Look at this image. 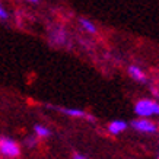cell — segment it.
Masks as SVG:
<instances>
[{
  "label": "cell",
  "mask_w": 159,
  "mask_h": 159,
  "mask_svg": "<svg viewBox=\"0 0 159 159\" xmlns=\"http://www.w3.org/2000/svg\"><path fill=\"white\" fill-rule=\"evenodd\" d=\"M134 111L140 117L159 116V104L155 101H150V99H142L136 104Z\"/></svg>",
  "instance_id": "1"
},
{
  "label": "cell",
  "mask_w": 159,
  "mask_h": 159,
  "mask_svg": "<svg viewBox=\"0 0 159 159\" xmlns=\"http://www.w3.org/2000/svg\"><path fill=\"white\" fill-rule=\"evenodd\" d=\"M0 153L9 156V158H16L19 155V146L10 139H0Z\"/></svg>",
  "instance_id": "2"
},
{
  "label": "cell",
  "mask_w": 159,
  "mask_h": 159,
  "mask_svg": "<svg viewBox=\"0 0 159 159\" xmlns=\"http://www.w3.org/2000/svg\"><path fill=\"white\" fill-rule=\"evenodd\" d=\"M137 131H143V133H155L156 131V125L149 120H134L131 123Z\"/></svg>",
  "instance_id": "3"
},
{
  "label": "cell",
  "mask_w": 159,
  "mask_h": 159,
  "mask_svg": "<svg viewBox=\"0 0 159 159\" xmlns=\"http://www.w3.org/2000/svg\"><path fill=\"white\" fill-rule=\"evenodd\" d=\"M125 129H127V123L123 120H116L108 125V130H110V133H112V134H120Z\"/></svg>",
  "instance_id": "4"
},
{
  "label": "cell",
  "mask_w": 159,
  "mask_h": 159,
  "mask_svg": "<svg viewBox=\"0 0 159 159\" xmlns=\"http://www.w3.org/2000/svg\"><path fill=\"white\" fill-rule=\"evenodd\" d=\"M54 110L60 111L63 114L66 116H70V117H86V112L82 110H76V108H61V107H53Z\"/></svg>",
  "instance_id": "5"
},
{
  "label": "cell",
  "mask_w": 159,
  "mask_h": 159,
  "mask_svg": "<svg viewBox=\"0 0 159 159\" xmlns=\"http://www.w3.org/2000/svg\"><path fill=\"white\" fill-rule=\"evenodd\" d=\"M129 73H130V76L134 79V80H137V82H145L146 77H145V73L140 70V67H137V66H130L129 67Z\"/></svg>",
  "instance_id": "6"
},
{
  "label": "cell",
  "mask_w": 159,
  "mask_h": 159,
  "mask_svg": "<svg viewBox=\"0 0 159 159\" xmlns=\"http://www.w3.org/2000/svg\"><path fill=\"white\" fill-rule=\"evenodd\" d=\"M80 25H82V28L85 29V31H88L89 34H93V32H97V26L92 24L89 19H85V18H82V19H80Z\"/></svg>",
  "instance_id": "7"
},
{
  "label": "cell",
  "mask_w": 159,
  "mask_h": 159,
  "mask_svg": "<svg viewBox=\"0 0 159 159\" xmlns=\"http://www.w3.org/2000/svg\"><path fill=\"white\" fill-rule=\"evenodd\" d=\"M34 130H35V133H37V136H39V137H47V136H50V130L47 127H44V125L37 124L34 127Z\"/></svg>",
  "instance_id": "8"
},
{
  "label": "cell",
  "mask_w": 159,
  "mask_h": 159,
  "mask_svg": "<svg viewBox=\"0 0 159 159\" xmlns=\"http://www.w3.org/2000/svg\"><path fill=\"white\" fill-rule=\"evenodd\" d=\"M7 16H9V15H7V12H6V10L0 6V19H7Z\"/></svg>",
  "instance_id": "9"
},
{
  "label": "cell",
  "mask_w": 159,
  "mask_h": 159,
  "mask_svg": "<svg viewBox=\"0 0 159 159\" xmlns=\"http://www.w3.org/2000/svg\"><path fill=\"white\" fill-rule=\"evenodd\" d=\"M75 159H86V158H85V156H82V155H76V156H75Z\"/></svg>",
  "instance_id": "10"
},
{
  "label": "cell",
  "mask_w": 159,
  "mask_h": 159,
  "mask_svg": "<svg viewBox=\"0 0 159 159\" xmlns=\"http://www.w3.org/2000/svg\"><path fill=\"white\" fill-rule=\"evenodd\" d=\"M28 2H32V3H37L38 0H28Z\"/></svg>",
  "instance_id": "11"
}]
</instances>
